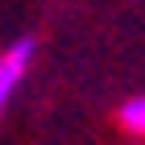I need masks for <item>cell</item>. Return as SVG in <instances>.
<instances>
[{
	"label": "cell",
	"instance_id": "obj_1",
	"mask_svg": "<svg viewBox=\"0 0 145 145\" xmlns=\"http://www.w3.org/2000/svg\"><path fill=\"white\" fill-rule=\"evenodd\" d=\"M33 54H37V42H33V37H17V42L0 54V112L8 108V100L17 95V87L25 83L29 67H33Z\"/></svg>",
	"mask_w": 145,
	"mask_h": 145
},
{
	"label": "cell",
	"instance_id": "obj_2",
	"mask_svg": "<svg viewBox=\"0 0 145 145\" xmlns=\"http://www.w3.org/2000/svg\"><path fill=\"white\" fill-rule=\"evenodd\" d=\"M116 120H120L129 133H145V91H141V95H129V100L120 104Z\"/></svg>",
	"mask_w": 145,
	"mask_h": 145
}]
</instances>
